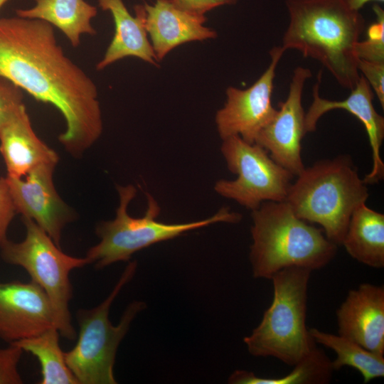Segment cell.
<instances>
[{"label": "cell", "instance_id": "8", "mask_svg": "<svg viewBox=\"0 0 384 384\" xmlns=\"http://www.w3.org/2000/svg\"><path fill=\"white\" fill-rule=\"evenodd\" d=\"M26 228L24 239L18 242L7 238L0 246L1 258L6 263L23 268L48 297L54 313L55 326L60 335L75 338L69 302L73 289L72 270L89 264L85 257L64 253L52 238L33 220L22 218Z\"/></svg>", "mask_w": 384, "mask_h": 384}, {"label": "cell", "instance_id": "23", "mask_svg": "<svg viewBox=\"0 0 384 384\" xmlns=\"http://www.w3.org/2000/svg\"><path fill=\"white\" fill-rule=\"evenodd\" d=\"M287 375L279 378H261L252 372L235 370L229 377L231 384H325L331 380L334 368L323 350L315 346L294 366Z\"/></svg>", "mask_w": 384, "mask_h": 384}, {"label": "cell", "instance_id": "16", "mask_svg": "<svg viewBox=\"0 0 384 384\" xmlns=\"http://www.w3.org/2000/svg\"><path fill=\"white\" fill-rule=\"evenodd\" d=\"M144 7V26L158 62L180 45L217 36L215 30L204 26L206 18L178 9L171 0H156Z\"/></svg>", "mask_w": 384, "mask_h": 384}, {"label": "cell", "instance_id": "22", "mask_svg": "<svg viewBox=\"0 0 384 384\" xmlns=\"http://www.w3.org/2000/svg\"><path fill=\"white\" fill-rule=\"evenodd\" d=\"M60 333L52 326L41 334L11 343L36 357L40 363L41 384H78L67 366L64 352L59 345Z\"/></svg>", "mask_w": 384, "mask_h": 384}, {"label": "cell", "instance_id": "25", "mask_svg": "<svg viewBox=\"0 0 384 384\" xmlns=\"http://www.w3.org/2000/svg\"><path fill=\"white\" fill-rule=\"evenodd\" d=\"M23 351L14 343L0 348V384H21L18 365Z\"/></svg>", "mask_w": 384, "mask_h": 384}, {"label": "cell", "instance_id": "6", "mask_svg": "<svg viewBox=\"0 0 384 384\" xmlns=\"http://www.w3.org/2000/svg\"><path fill=\"white\" fill-rule=\"evenodd\" d=\"M117 189L119 205L115 218L99 223L96 233L100 240L87 250L85 256L89 264H94L98 269L117 262L129 261L135 252L157 242L174 239L188 231L220 222L235 223L242 218L240 213L222 208L203 220L183 223H162L156 220L160 207L148 193L144 215L133 218L128 213L127 208L137 194L136 188L127 185L118 186Z\"/></svg>", "mask_w": 384, "mask_h": 384}, {"label": "cell", "instance_id": "11", "mask_svg": "<svg viewBox=\"0 0 384 384\" xmlns=\"http://www.w3.org/2000/svg\"><path fill=\"white\" fill-rule=\"evenodd\" d=\"M311 76L307 68L298 66L294 69L286 100L279 103V109L255 141L274 161L296 176L304 169L301 155L302 140L306 134L302 93Z\"/></svg>", "mask_w": 384, "mask_h": 384}, {"label": "cell", "instance_id": "21", "mask_svg": "<svg viewBox=\"0 0 384 384\" xmlns=\"http://www.w3.org/2000/svg\"><path fill=\"white\" fill-rule=\"evenodd\" d=\"M316 343L331 348L336 354L332 361L334 370L350 366L361 373L363 382L384 376L383 355L370 351L355 341L340 335L321 331L316 328L309 329Z\"/></svg>", "mask_w": 384, "mask_h": 384}, {"label": "cell", "instance_id": "4", "mask_svg": "<svg viewBox=\"0 0 384 384\" xmlns=\"http://www.w3.org/2000/svg\"><path fill=\"white\" fill-rule=\"evenodd\" d=\"M368 196L352 159L341 155L304 167L291 184L285 201L297 217L320 225L326 238L339 245L353 210Z\"/></svg>", "mask_w": 384, "mask_h": 384}, {"label": "cell", "instance_id": "10", "mask_svg": "<svg viewBox=\"0 0 384 384\" xmlns=\"http://www.w3.org/2000/svg\"><path fill=\"white\" fill-rule=\"evenodd\" d=\"M284 50L281 46L270 50V63L260 77L249 87H228L226 101L215 114L220 137L239 136L253 144L260 131L277 112L272 104L276 68Z\"/></svg>", "mask_w": 384, "mask_h": 384}, {"label": "cell", "instance_id": "24", "mask_svg": "<svg viewBox=\"0 0 384 384\" xmlns=\"http://www.w3.org/2000/svg\"><path fill=\"white\" fill-rule=\"evenodd\" d=\"M373 9L375 21L368 27L366 38L356 43V54L360 60L384 62V11L378 4Z\"/></svg>", "mask_w": 384, "mask_h": 384}, {"label": "cell", "instance_id": "27", "mask_svg": "<svg viewBox=\"0 0 384 384\" xmlns=\"http://www.w3.org/2000/svg\"><path fill=\"white\" fill-rule=\"evenodd\" d=\"M358 70L361 72L384 108V62H370L358 59Z\"/></svg>", "mask_w": 384, "mask_h": 384}, {"label": "cell", "instance_id": "28", "mask_svg": "<svg viewBox=\"0 0 384 384\" xmlns=\"http://www.w3.org/2000/svg\"><path fill=\"white\" fill-rule=\"evenodd\" d=\"M16 214L17 213L10 194L6 178L0 177V246L7 238V230Z\"/></svg>", "mask_w": 384, "mask_h": 384}, {"label": "cell", "instance_id": "7", "mask_svg": "<svg viewBox=\"0 0 384 384\" xmlns=\"http://www.w3.org/2000/svg\"><path fill=\"white\" fill-rule=\"evenodd\" d=\"M136 261L130 262L114 287L98 306L80 309L77 313L78 338L75 346L64 352L67 366L78 384H115L114 365L117 351L135 316L146 305L134 301L124 310L119 324L114 326L109 319L112 304L122 289L134 277Z\"/></svg>", "mask_w": 384, "mask_h": 384}, {"label": "cell", "instance_id": "13", "mask_svg": "<svg viewBox=\"0 0 384 384\" xmlns=\"http://www.w3.org/2000/svg\"><path fill=\"white\" fill-rule=\"evenodd\" d=\"M52 326H55L53 310L38 285L32 281L0 282L1 339L11 343Z\"/></svg>", "mask_w": 384, "mask_h": 384}, {"label": "cell", "instance_id": "1", "mask_svg": "<svg viewBox=\"0 0 384 384\" xmlns=\"http://www.w3.org/2000/svg\"><path fill=\"white\" fill-rule=\"evenodd\" d=\"M0 78L61 113L65 129L58 140L71 155L81 156L101 136L97 87L65 53L50 23L18 16L0 18Z\"/></svg>", "mask_w": 384, "mask_h": 384}, {"label": "cell", "instance_id": "12", "mask_svg": "<svg viewBox=\"0 0 384 384\" xmlns=\"http://www.w3.org/2000/svg\"><path fill=\"white\" fill-rule=\"evenodd\" d=\"M55 166L44 164L24 177L6 178L16 213L33 220L60 247L63 230L75 218V214L55 189Z\"/></svg>", "mask_w": 384, "mask_h": 384}, {"label": "cell", "instance_id": "5", "mask_svg": "<svg viewBox=\"0 0 384 384\" xmlns=\"http://www.w3.org/2000/svg\"><path fill=\"white\" fill-rule=\"evenodd\" d=\"M311 272L291 267L271 277L272 302L259 325L243 338L251 355L274 357L294 366L316 346L306 325Z\"/></svg>", "mask_w": 384, "mask_h": 384}, {"label": "cell", "instance_id": "18", "mask_svg": "<svg viewBox=\"0 0 384 384\" xmlns=\"http://www.w3.org/2000/svg\"><path fill=\"white\" fill-rule=\"evenodd\" d=\"M103 11H110L114 23V33L103 58L96 65L102 70L126 57H136L157 66L158 60L144 26V5L134 7L135 16L122 0H98Z\"/></svg>", "mask_w": 384, "mask_h": 384}, {"label": "cell", "instance_id": "26", "mask_svg": "<svg viewBox=\"0 0 384 384\" xmlns=\"http://www.w3.org/2000/svg\"><path fill=\"white\" fill-rule=\"evenodd\" d=\"M22 90L11 82L0 78V129L23 105Z\"/></svg>", "mask_w": 384, "mask_h": 384}, {"label": "cell", "instance_id": "29", "mask_svg": "<svg viewBox=\"0 0 384 384\" xmlns=\"http://www.w3.org/2000/svg\"><path fill=\"white\" fill-rule=\"evenodd\" d=\"M178 9L200 18H206L205 14L220 6L231 5L238 0H171Z\"/></svg>", "mask_w": 384, "mask_h": 384}, {"label": "cell", "instance_id": "14", "mask_svg": "<svg viewBox=\"0 0 384 384\" xmlns=\"http://www.w3.org/2000/svg\"><path fill=\"white\" fill-rule=\"evenodd\" d=\"M319 81L313 87V101L305 113V132L316 130L319 119L325 113L336 109L346 110L354 115L363 124L372 151L373 166L369 174L363 179L366 184H373L383 179L384 163L380 156V148L384 139V118L374 108V92L363 75H360L351 93L344 100H329L319 95Z\"/></svg>", "mask_w": 384, "mask_h": 384}, {"label": "cell", "instance_id": "17", "mask_svg": "<svg viewBox=\"0 0 384 384\" xmlns=\"http://www.w3.org/2000/svg\"><path fill=\"white\" fill-rule=\"evenodd\" d=\"M0 153L8 177L22 178L44 164L56 165L57 153L35 133L25 105L0 129Z\"/></svg>", "mask_w": 384, "mask_h": 384}, {"label": "cell", "instance_id": "9", "mask_svg": "<svg viewBox=\"0 0 384 384\" xmlns=\"http://www.w3.org/2000/svg\"><path fill=\"white\" fill-rule=\"evenodd\" d=\"M221 153L235 180H218L214 189L253 210L265 201H285L294 175L274 161L267 151L239 136L223 139Z\"/></svg>", "mask_w": 384, "mask_h": 384}, {"label": "cell", "instance_id": "15", "mask_svg": "<svg viewBox=\"0 0 384 384\" xmlns=\"http://www.w3.org/2000/svg\"><path fill=\"white\" fill-rule=\"evenodd\" d=\"M338 335L384 355V287L369 283L351 289L336 311Z\"/></svg>", "mask_w": 384, "mask_h": 384}, {"label": "cell", "instance_id": "19", "mask_svg": "<svg viewBox=\"0 0 384 384\" xmlns=\"http://www.w3.org/2000/svg\"><path fill=\"white\" fill-rule=\"evenodd\" d=\"M28 9L16 10V16L44 21L59 29L73 47L80 43L82 35L96 34L91 20L97 7L85 0H35Z\"/></svg>", "mask_w": 384, "mask_h": 384}, {"label": "cell", "instance_id": "2", "mask_svg": "<svg viewBox=\"0 0 384 384\" xmlns=\"http://www.w3.org/2000/svg\"><path fill=\"white\" fill-rule=\"evenodd\" d=\"M285 4L289 23L282 48L318 60L341 86L351 90L360 77L355 50L365 28L360 11L344 0H286Z\"/></svg>", "mask_w": 384, "mask_h": 384}, {"label": "cell", "instance_id": "3", "mask_svg": "<svg viewBox=\"0 0 384 384\" xmlns=\"http://www.w3.org/2000/svg\"><path fill=\"white\" fill-rule=\"evenodd\" d=\"M250 261L255 278L271 279L284 268L326 266L337 245L321 228L297 217L286 201H265L252 210Z\"/></svg>", "mask_w": 384, "mask_h": 384}, {"label": "cell", "instance_id": "30", "mask_svg": "<svg viewBox=\"0 0 384 384\" xmlns=\"http://www.w3.org/2000/svg\"><path fill=\"white\" fill-rule=\"evenodd\" d=\"M346 4L353 10L360 11V9L370 1L383 2L384 0H344Z\"/></svg>", "mask_w": 384, "mask_h": 384}, {"label": "cell", "instance_id": "31", "mask_svg": "<svg viewBox=\"0 0 384 384\" xmlns=\"http://www.w3.org/2000/svg\"><path fill=\"white\" fill-rule=\"evenodd\" d=\"M9 0H0V9Z\"/></svg>", "mask_w": 384, "mask_h": 384}, {"label": "cell", "instance_id": "20", "mask_svg": "<svg viewBox=\"0 0 384 384\" xmlns=\"http://www.w3.org/2000/svg\"><path fill=\"white\" fill-rule=\"evenodd\" d=\"M341 245L353 259L373 268L384 267V215L366 203L353 212Z\"/></svg>", "mask_w": 384, "mask_h": 384}]
</instances>
